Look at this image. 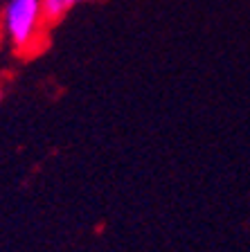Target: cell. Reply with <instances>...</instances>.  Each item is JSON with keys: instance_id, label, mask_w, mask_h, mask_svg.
<instances>
[{"instance_id": "obj_2", "label": "cell", "mask_w": 250, "mask_h": 252, "mask_svg": "<svg viewBox=\"0 0 250 252\" xmlns=\"http://www.w3.org/2000/svg\"><path fill=\"white\" fill-rule=\"evenodd\" d=\"M43 2V16H45L47 25H57L59 21H63L74 7H79L81 2L88 0H41Z\"/></svg>"}, {"instance_id": "obj_3", "label": "cell", "mask_w": 250, "mask_h": 252, "mask_svg": "<svg viewBox=\"0 0 250 252\" xmlns=\"http://www.w3.org/2000/svg\"><path fill=\"white\" fill-rule=\"evenodd\" d=\"M0 99H2V90H0Z\"/></svg>"}, {"instance_id": "obj_1", "label": "cell", "mask_w": 250, "mask_h": 252, "mask_svg": "<svg viewBox=\"0 0 250 252\" xmlns=\"http://www.w3.org/2000/svg\"><path fill=\"white\" fill-rule=\"evenodd\" d=\"M45 16L41 0H7L0 14V32L18 54H36L45 41Z\"/></svg>"}]
</instances>
